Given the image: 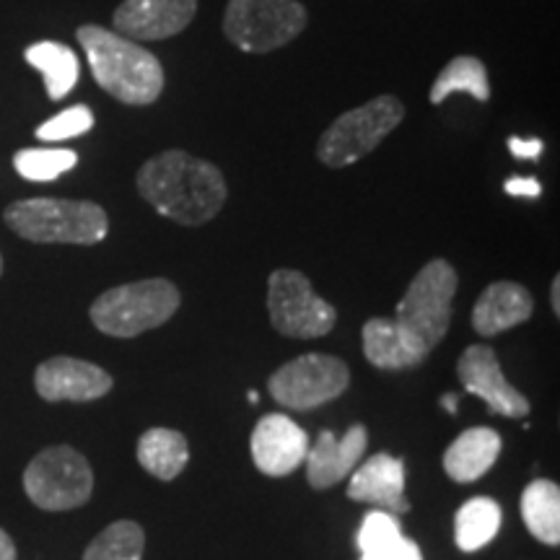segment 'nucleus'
<instances>
[{
    "label": "nucleus",
    "mask_w": 560,
    "mask_h": 560,
    "mask_svg": "<svg viewBox=\"0 0 560 560\" xmlns=\"http://www.w3.org/2000/svg\"><path fill=\"white\" fill-rule=\"evenodd\" d=\"M136 190L156 208V213L179 226H202L213 221L229 198L219 166L179 149L145 161L136 174Z\"/></svg>",
    "instance_id": "nucleus-1"
},
{
    "label": "nucleus",
    "mask_w": 560,
    "mask_h": 560,
    "mask_svg": "<svg viewBox=\"0 0 560 560\" xmlns=\"http://www.w3.org/2000/svg\"><path fill=\"white\" fill-rule=\"evenodd\" d=\"M94 81L130 107H149L164 91V68L153 52L122 34L96 24H83L75 32Z\"/></svg>",
    "instance_id": "nucleus-2"
},
{
    "label": "nucleus",
    "mask_w": 560,
    "mask_h": 560,
    "mask_svg": "<svg viewBox=\"0 0 560 560\" xmlns=\"http://www.w3.org/2000/svg\"><path fill=\"white\" fill-rule=\"evenodd\" d=\"M5 226L34 244H100L109 234L107 210L91 200L30 198L5 208Z\"/></svg>",
    "instance_id": "nucleus-3"
},
{
    "label": "nucleus",
    "mask_w": 560,
    "mask_h": 560,
    "mask_svg": "<svg viewBox=\"0 0 560 560\" xmlns=\"http://www.w3.org/2000/svg\"><path fill=\"white\" fill-rule=\"evenodd\" d=\"M459 289V276L446 260H431L418 270L405 296L397 304V322L405 340L418 355L429 359L452 325V301Z\"/></svg>",
    "instance_id": "nucleus-4"
},
{
    "label": "nucleus",
    "mask_w": 560,
    "mask_h": 560,
    "mask_svg": "<svg viewBox=\"0 0 560 560\" xmlns=\"http://www.w3.org/2000/svg\"><path fill=\"white\" fill-rule=\"evenodd\" d=\"M182 304L179 289L166 278L136 280L104 291L91 304L89 317L109 338H138V335L166 325Z\"/></svg>",
    "instance_id": "nucleus-5"
},
{
    "label": "nucleus",
    "mask_w": 560,
    "mask_h": 560,
    "mask_svg": "<svg viewBox=\"0 0 560 560\" xmlns=\"http://www.w3.org/2000/svg\"><path fill=\"white\" fill-rule=\"evenodd\" d=\"M405 120V104L392 94L374 96L342 112L317 140V159L330 170H346L380 149L384 138Z\"/></svg>",
    "instance_id": "nucleus-6"
},
{
    "label": "nucleus",
    "mask_w": 560,
    "mask_h": 560,
    "mask_svg": "<svg viewBox=\"0 0 560 560\" xmlns=\"http://www.w3.org/2000/svg\"><path fill=\"white\" fill-rule=\"evenodd\" d=\"M306 21L299 0H229L223 34L240 50L265 55L291 45L306 30Z\"/></svg>",
    "instance_id": "nucleus-7"
},
{
    "label": "nucleus",
    "mask_w": 560,
    "mask_h": 560,
    "mask_svg": "<svg viewBox=\"0 0 560 560\" xmlns=\"http://www.w3.org/2000/svg\"><path fill=\"white\" fill-rule=\"evenodd\" d=\"M268 312L272 327L285 338L314 340L332 332L338 312L330 301L314 293L304 272L278 268L268 278Z\"/></svg>",
    "instance_id": "nucleus-8"
},
{
    "label": "nucleus",
    "mask_w": 560,
    "mask_h": 560,
    "mask_svg": "<svg viewBox=\"0 0 560 560\" xmlns=\"http://www.w3.org/2000/svg\"><path fill=\"white\" fill-rule=\"evenodd\" d=\"M24 490L34 506L70 511L91 499L94 472L89 459L73 446H50L39 452L24 470Z\"/></svg>",
    "instance_id": "nucleus-9"
},
{
    "label": "nucleus",
    "mask_w": 560,
    "mask_h": 560,
    "mask_svg": "<svg viewBox=\"0 0 560 560\" xmlns=\"http://www.w3.org/2000/svg\"><path fill=\"white\" fill-rule=\"evenodd\" d=\"M348 382L350 371L340 359L325 353H306L283 363L270 376L268 389L283 408L314 410L340 397L348 389Z\"/></svg>",
    "instance_id": "nucleus-10"
},
{
    "label": "nucleus",
    "mask_w": 560,
    "mask_h": 560,
    "mask_svg": "<svg viewBox=\"0 0 560 560\" xmlns=\"http://www.w3.org/2000/svg\"><path fill=\"white\" fill-rule=\"evenodd\" d=\"M198 0H122L112 26L132 42H164L192 24Z\"/></svg>",
    "instance_id": "nucleus-11"
},
{
    "label": "nucleus",
    "mask_w": 560,
    "mask_h": 560,
    "mask_svg": "<svg viewBox=\"0 0 560 560\" xmlns=\"http://www.w3.org/2000/svg\"><path fill=\"white\" fill-rule=\"evenodd\" d=\"M459 384L470 395H478L482 402H488L490 410L506 418H522L529 416V400L520 389L511 387L503 376V369L495 350L488 346H470L459 355L457 363Z\"/></svg>",
    "instance_id": "nucleus-12"
},
{
    "label": "nucleus",
    "mask_w": 560,
    "mask_h": 560,
    "mask_svg": "<svg viewBox=\"0 0 560 560\" xmlns=\"http://www.w3.org/2000/svg\"><path fill=\"white\" fill-rule=\"evenodd\" d=\"M112 376L91 361L55 355L39 363L34 374L37 395L47 402H91L112 389Z\"/></svg>",
    "instance_id": "nucleus-13"
},
{
    "label": "nucleus",
    "mask_w": 560,
    "mask_h": 560,
    "mask_svg": "<svg viewBox=\"0 0 560 560\" xmlns=\"http://www.w3.org/2000/svg\"><path fill=\"white\" fill-rule=\"evenodd\" d=\"M310 452V436L289 416L270 412L252 431V459L270 478H285L299 470Z\"/></svg>",
    "instance_id": "nucleus-14"
},
{
    "label": "nucleus",
    "mask_w": 560,
    "mask_h": 560,
    "mask_svg": "<svg viewBox=\"0 0 560 560\" xmlns=\"http://www.w3.org/2000/svg\"><path fill=\"white\" fill-rule=\"evenodd\" d=\"M369 446V431L363 423L350 425L340 436L332 431H322L317 444L306 452V480L312 488L325 490L338 486L342 478L359 467Z\"/></svg>",
    "instance_id": "nucleus-15"
},
{
    "label": "nucleus",
    "mask_w": 560,
    "mask_h": 560,
    "mask_svg": "<svg viewBox=\"0 0 560 560\" xmlns=\"http://www.w3.org/2000/svg\"><path fill=\"white\" fill-rule=\"evenodd\" d=\"M350 501L380 503L389 514H408L410 503L405 499V465L389 454L369 457L348 482Z\"/></svg>",
    "instance_id": "nucleus-16"
},
{
    "label": "nucleus",
    "mask_w": 560,
    "mask_h": 560,
    "mask_svg": "<svg viewBox=\"0 0 560 560\" xmlns=\"http://www.w3.org/2000/svg\"><path fill=\"white\" fill-rule=\"evenodd\" d=\"M532 312H535V301L524 285L514 280H499V283H490L475 301L472 327L482 338H493L511 327L524 325Z\"/></svg>",
    "instance_id": "nucleus-17"
},
{
    "label": "nucleus",
    "mask_w": 560,
    "mask_h": 560,
    "mask_svg": "<svg viewBox=\"0 0 560 560\" xmlns=\"http://www.w3.org/2000/svg\"><path fill=\"white\" fill-rule=\"evenodd\" d=\"M501 436L493 429H470L459 433L444 452V470L457 482H475L495 465Z\"/></svg>",
    "instance_id": "nucleus-18"
},
{
    "label": "nucleus",
    "mask_w": 560,
    "mask_h": 560,
    "mask_svg": "<svg viewBox=\"0 0 560 560\" xmlns=\"http://www.w3.org/2000/svg\"><path fill=\"white\" fill-rule=\"evenodd\" d=\"M24 60L30 62L32 68H37L45 79L47 96L52 102L66 100L70 91L75 89L81 75V62L79 55L70 50L68 45L55 39H42L34 42L24 50Z\"/></svg>",
    "instance_id": "nucleus-19"
},
{
    "label": "nucleus",
    "mask_w": 560,
    "mask_h": 560,
    "mask_svg": "<svg viewBox=\"0 0 560 560\" xmlns=\"http://www.w3.org/2000/svg\"><path fill=\"white\" fill-rule=\"evenodd\" d=\"M363 353L371 366L384 369V371H402L420 366L425 359L418 355L410 348V342L405 340L400 327L395 319L389 317H371L363 325Z\"/></svg>",
    "instance_id": "nucleus-20"
},
{
    "label": "nucleus",
    "mask_w": 560,
    "mask_h": 560,
    "mask_svg": "<svg viewBox=\"0 0 560 560\" xmlns=\"http://www.w3.org/2000/svg\"><path fill=\"white\" fill-rule=\"evenodd\" d=\"M138 462L159 480H174L190 462V446L179 431L149 429L138 441Z\"/></svg>",
    "instance_id": "nucleus-21"
},
{
    "label": "nucleus",
    "mask_w": 560,
    "mask_h": 560,
    "mask_svg": "<svg viewBox=\"0 0 560 560\" xmlns=\"http://www.w3.org/2000/svg\"><path fill=\"white\" fill-rule=\"evenodd\" d=\"M522 520L537 540L560 542V488L550 480H532L522 493Z\"/></svg>",
    "instance_id": "nucleus-22"
},
{
    "label": "nucleus",
    "mask_w": 560,
    "mask_h": 560,
    "mask_svg": "<svg viewBox=\"0 0 560 560\" xmlns=\"http://www.w3.org/2000/svg\"><path fill=\"white\" fill-rule=\"evenodd\" d=\"M454 91H467L478 102H490V81L486 62L475 55H457L441 68V73L433 81L429 100L431 104H444Z\"/></svg>",
    "instance_id": "nucleus-23"
},
{
    "label": "nucleus",
    "mask_w": 560,
    "mask_h": 560,
    "mask_svg": "<svg viewBox=\"0 0 560 560\" xmlns=\"http://www.w3.org/2000/svg\"><path fill=\"white\" fill-rule=\"evenodd\" d=\"M501 506L486 495H475L457 511L454 520V537H457L459 550L475 552L493 540L501 529Z\"/></svg>",
    "instance_id": "nucleus-24"
},
{
    "label": "nucleus",
    "mask_w": 560,
    "mask_h": 560,
    "mask_svg": "<svg viewBox=\"0 0 560 560\" xmlns=\"http://www.w3.org/2000/svg\"><path fill=\"white\" fill-rule=\"evenodd\" d=\"M145 548L143 527L130 520L109 524L91 540L83 560H140Z\"/></svg>",
    "instance_id": "nucleus-25"
},
{
    "label": "nucleus",
    "mask_w": 560,
    "mask_h": 560,
    "mask_svg": "<svg viewBox=\"0 0 560 560\" xmlns=\"http://www.w3.org/2000/svg\"><path fill=\"white\" fill-rule=\"evenodd\" d=\"M79 153L70 149H21L13 156V170L30 182H52L75 170Z\"/></svg>",
    "instance_id": "nucleus-26"
},
{
    "label": "nucleus",
    "mask_w": 560,
    "mask_h": 560,
    "mask_svg": "<svg viewBox=\"0 0 560 560\" xmlns=\"http://www.w3.org/2000/svg\"><path fill=\"white\" fill-rule=\"evenodd\" d=\"M402 537L405 535L395 514H389V511H371V514L363 516L355 545H359L361 556H371V552L392 548V545L400 542Z\"/></svg>",
    "instance_id": "nucleus-27"
},
{
    "label": "nucleus",
    "mask_w": 560,
    "mask_h": 560,
    "mask_svg": "<svg viewBox=\"0 0 560 560\" xmlns=\"http://www.w3.org/2000/svg\"><path fill=\"white\" fill-rule=\"evenodd\" d=\"M94 128V112L86 104H73V107L58 112V115L45 120L37 128V138L45 143H60V140H70L86 136Z\"/></svg>",
    "instance_id": "nucleus-28"
},
{
    "label": "nucleus",
    "mask_w": 560,
    "mask_h": 560,
    "mask_svg": "<svg viewBox=\"0 0 560 560\" xmlns=\"http://www.w3.org/2000/svg\"><path fill=\"white\" fill-rule=\"evenodd\" d=\"M361 560H423V556H420V548L416 542L402 537V540L392 545V548L371 552V556H361Z\"/></svg>",
    "instance_id": "nucleus-29"
},
{
    "label": "nucleus",
    "mask_w": 560,
    "mask_h": 560,
    "mask_svg": "<svg viewBox=\"0 0 560 560\" xmlns=\"http://www.w3.org/2000/svg\"><path fill=\"white\" fill-rule=\"evenodd\" d=\"M506 195H516V198H540L542 185L535 177H509L503 182Z\"/></svg>",
    "instance_id": "nucleus-30"
},
{
    "label": "nucleus",
    "mask_w": 560,
    "mask_h": 560,
    "mask_svg": "<svg viewBox=\"0 0 560 560\" xmlns=\"http://www.w3.org/2000/svg\"><path fill=\"white\" fill-rule=\"evenodd\" d=\"M509 151L514 153L516 159H529V161H537V159L542 156L545 143H542L540 138H529V140H524V138L511 136V138H509Z\"/></svg>",
    "instance_id": "nucleus-31"
},
{
    "label": "nucleus",
    "mask_w": 560,
    "mask_h": 560,
    "mask_svg": "<svg viewBox=\"0 0 560 560\" xmlns=\"http://www.w3.org/2000/svg\"><path fill=\"white\" fill-rule=\"evenodd\" d=\"M0 560H16V545L5 529H0Z\"/></svg>",
    "instance_id": "nucleus-32"
},
{
    "label": "nucleus",
    "mask_w": 560,
    "mask_h": 560,
    "mask_svg": "<svg viewBox=\"0 0 560 560\" xmlns=\"http://www.w3.org/2000/svg\"><path fill=\"white\" fill-rule=\"evenodd\" d=\"M550 306H552V312H556V317H560V276L552 278V285H550Z\"/></svg>",
    "instance_id": "nucleus-33"
},
{
    "label": "nucleus",
    "mask_w": 560,
    "mask_h": 560,
    "mask_svg": "<svg viewBox=\"0 0 560 560\" xmlns=\"http://www.w3.org/2000/svg\"><path fill=\"white\" fill-rule=\"evenodd\" d=\"M457 405H459V397H457V395H452V392H446V395L441 397V408L450 410L452 416H454V412H457Z\"/></svg>",
    "instance_id": "nucleus-34"
},
{
    "label": "nucleus",
    "mask_w": 560,
    "mask_h": 560,
    "mask_svg": "<svg viewBox=\"0 0 560 560\" xmlns=\"http://www.w3.org/2000/svg\"><path fill=\"white\" fill-rule=\"evenodd\" d=\"M249 402H252V405L257 402V392H255V389H249Z\"/></svg>",
    "instance_id": "nucleus-35"
},
{
    "label": "nucleus",
    "mask_w": 560,
    "mask_h": 560,
    "mask_svg": "<svg viewBox=\"0 0 560 560\" xmlns=\"http://www.w3.org/2000/svg\"><path fill=\"white\" fill-rule=\"evenodd\" d=\"M0 276H3V257H0Z\"/></svg>",
    "instance_id": "nucleus-36"
}]
</instances>
